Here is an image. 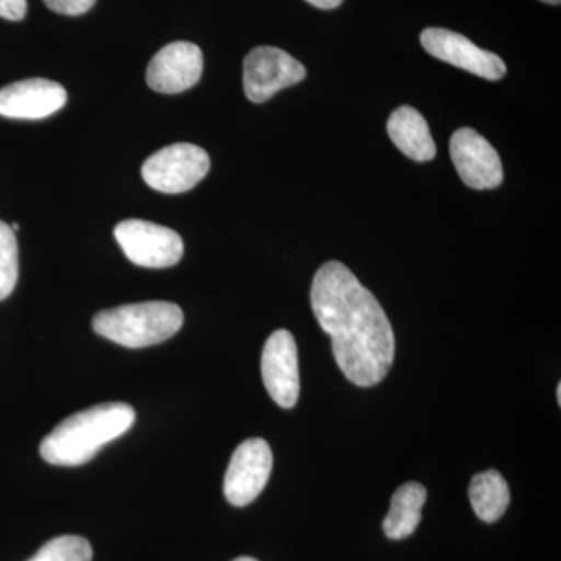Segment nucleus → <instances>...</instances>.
I'll return each mask as SVG.
<instances>
[{"label": "nucleus", "instance_id": "18", "mask_svg": "<svg viewBox=\"0 0 561 561\" xmlns=\"http://www.w3.org/2000/svg\"><path fill=\"white\" fill-rule=\"evenodd\" d=\"M98 0H44L47 9L66 16H80L88 13Z\"/></svg>", "mask_w": 561, "mask_h": 561}, {"label": "nucleus", "instance_id": "17", "mask_svg": "<svg viewBox=\"0 0 561 561\" xmlns=\"http://www.w3.org/2000/svg\"><path fill=\"white\" fill-rule=\"evenodd\" d=\"M28 561H92V548L87 538L62 535L47 541Z\"/></svg>", "mask_w": 561, "mask_h": 561}, {"label": "nucleus", "instance_id": "14", "mask_svg": "<svg viewBox=\"0 0 561 561\" xmlns=\"http://www.w3.org/2000/svg\"><path fill=\"white\" fill-rule=\"evenodd\" d=\"M427 491L421 483L408 482L394 491L390 511L382 523L383 534L390 540L411 537L421 522V508L426 502Z\"/></svg>", "mask_w": 561, "mask_h": 561}, {"label": "nucleus", "instance_id": "15", "mask_svg": "<svg viewBox=\"0 0 561 561\" xmlns=\"http://www.w3.org/2000/svg\"><path fill=\"white\" fill-rule=\"evenodd\" d=\"M470 501L483 523L497 522L511 502V491L501 472L489 470L476 474L470 485Z\"/></svg>", "mask_w": 561, "mask_h": 561}, {"label": "nucleus", "instance_id": "11", "mask_svg": "<svg viewBox=\"0 0 561 561\" xmlns=\"http://www.w3.org/2000/svg\"><path fill=\"white\" fill-rule=\"evenodd\" d=\"M203 65V54L197 44L176 41L151 58L147 83L161 94H179L201 81Z\"/></svg>", "mask_w": 561, "mask_h": 561}, {"label": "nucleus", "instance_id": "16", "mask_svg": "<svg viewBox=\"0 0 561 561\" xmlns=\"http://www.w3.org/2000/svg\"><path fill=\"white\" fill-rule=\"evenodd\" d=\"M20 276L16 234L9 224L0 220V301L14 290Z\"/></svg>", "mask_w": 561, "mask_h": 561}, {"label": "nucleus", "instance_id": "20", "mask_svg": "<svg viewBox=\"0 0 561 561\" xmlns=\"http://www.w3.org/2000/svg\"><path fill=\"white\" fill-rule=\"evenodd\" d=\"M306 2L311 3L316 9L334 10L342 5L343 0H306Z\"/></svg>", "mask_w": 561, "mask_h": 561}, {"label": "nucleus", "instance_id": "24", "mask_svg": "<svg viewBox=\"0 0 561 561\" xmlns=\"http://www.w3.org/2000/svg\"><path fill=\"white\" fill-rule=\"evenodd\" d=\"M11 230L13 231H20V225L14 224L13 227H11Z\"/></svg>", "mask_w": 561, "mask_h": 561}, {"label": "nucleus", "instance_id": "22", "mask_svg": "<svg viewBox=\"0 0 561 561\" xmlns=\"http://www.w3.org/2000/svg\"><path fill=\"white\" fill-rule=\"evenodd\" d=\"M232 561H257L256 559H251V557H239V559Z\"/></svg>", "mask_w": 561, "mask_h": 561}, {"label": "nucleus", "instance_id": "13", "mask_svg": "<svg viewBox=\"0 0 561 561\" xmlns=\"http://www.w3.org/2000/svg\"><path fill=\"white\" fill-rule=\"evenodd\" d=\"M387 131L391 142L413 161L434 160L437 153L434 139L423 114L412 106H400L390 114Z\"/></svg>", "mask_w": 561, "mask_h": 561}, {"label": "nucleus", "instance_id": "3", "mask_svg": "<svg viewBox=\"0 0 561 561\" xmlns=\"http://www.w3.org/2000/svg\"><path fill=\"white\" fill-rule=\"evenodd\" d=\"M183 323V311L175 302L146 301L101 311L92 328L117 345L138 350L169 341Z\"/></svg>", "mask_w": 561, "mask_h": 561}, {"label": "nucleus", "instance_id": "9", "mask_svg": "<svg viewBox=\"0 0 561 561\" xmlns=\"http://www.w3.org/2000/svg\"><path fill=\"white\" fill-rule=\"evenodd\" d=\"M262 379L272 400L283 409H291L300 398L298 350L289 331L273 332L265 342L261 359Z\"/></svg>", "mask_w": 561, "mask_h": 561}, {"label": "nucleus", "instance_id": "19", "mask_svg": "<svg viewBox=\"0 0 561 561\" xmlns=\"http://www.w3.org/2000/svg\"><path fill=\"white\" fill-rule=\"evenodd\" d=\"M27 14V0H0V18L22 21Z\"/></svg>", "mask_w": 561, "mask_h": 561}, {"label": "nucleus", "instance_id": "10", "mask_svg": "<svg viewBox=\"0 0 561 561\" xmlns=\"http://www.w3.org/2000/svg\"><path fill=\"white\" fill-rule=\"evenodd\" d=\"M451 158L461 181L471 190H494L504 180L502 162L496 149L472 128L454 133Z\"/></svg>", "mask_w": 561, "mask_h": 561}, {"label": "nucleus", "instance_id": "6", "mask_svg": "<svg viewBox=\"0 0 561 561\" xmlns=\"http://www.w3.org/2000/svg\"><path fill=\"white\" fill-rule=\"evenodd\" d=\"M306 68L278 47L260 46L243 60V91L253 103H264L276 92L306 79Z\"/></svg>", "mask_w": 561, "mask_h": 561}, {"label": "nucleus", "instance_id": "21", "mask_svg": "<svg viewBox=\"0 0 561 561\" xmlns=\"http://www.w3.org/2000/svg\"><path fill=\"white\" fill-rule=\"evenodd\" d=\"M541 2L549 3V5H560L561 0H541Z\"/></svg>", "mask_w": 561, "mask_h": 561}, {"label": "nucleus", "instance_id": "5", "mask_svg": "<svg viewBox=\"0 0 561 561\" xmlns=\"http://www.w3.org/2000/svg\"><path fill=\"white\" fill-rule=\"evenodd\" d=\"M114 238L133 264L146 268H168L183 257L179 232L151 221L130 219L114 228Z\"/></svg>", "mask_w": 561, "mask_h": 561}, {"label": "nucleus", "instance_id": "12", "mask_svg": "<svg viewBox=\"0 0 561 561\" xmlns=\"http://www.w3.org/2000/svg\"><path fill=\"white\" fill-rule=\"evenodd\" d=\"M68 92L57 81L28 79L0 90V116L10 119L38 121L60 111Z\"/></svg>", "mask_w": 561, "mask_h": 561}, {"label": "nucleus", "instance_id": "4", "mask_svg": "<svg viewBox=\"0 0 561 561\" xmlns=\"http://www.w3.org/2000/svg\"><path fill=\"white\" fill-rule=\"evenodd\" d=\"M210 168L209 154L194 144H173L144 162L142 179L151 190L181 194L194 190Z\"/></svg>", "mask_w": 561, "mask_h": 561}, {"label": "nucleus", "instance_id": "2", "mask_svg": "<svg viewBox=\"0 0 561 561\" xmlns=\"http://www.w3.org/2000/svg\"><path fill=\"white\" fill-rule=\"evenodd\" d=\"M135 421V409L127 402H105L73 413L44 438L41 457L55 467H80L130 431Z\"/></svg>", "mask_w": 561, "mask_h": 561}, {"label": "nucleus", "instance_id": "8", "mask_svg": "<svg viewBox=\"0 0 561 561\" xmlns=\"http://www.w3.org/2000/svg\"><path fill=\"white\" fill-rule=\"evenodd\" d=\"M421 46L437 60L467 70L482 79L496 81L507 73L500 55L486 51L460 33L431 27L421 33Z\"/></svg>", "mask_w": 561, "mask_h": 561}, {"label": "nucleus", "instance_id": "7", "mask_svg": "<svg viewBox=\"0 0 561 561\" xmlns=\"http://www.w3.org/2000/svg\"><path fill=\"white\" fill-rule=\"evenodd\" d=\"M273 454L262 438H250L232 454L225 474L224 491L230 504L245 507L262 493L271 479Z\"/></svg>", "mask_w": 561, "mask_h": 561}, {"label": "nucleus", "instance_id": "23", "mask_svg": "<svg viewBox=\"0 0 561 561\" xmlns=\"http://www.w3.org/2000/svg\"><path fill=\"white\" fill-rule=\"evenodd\" d=\"M557 398H559V404H561V383L557 387Z\"/></svg>", "mask_w": 561, "mask_h": 561}, {"label": "nucleus", "instance_id": "1", "mask_svg": "<svg viewBox=\"0 0 561 561\" xmlns=\"http://www.w3.org/2000/svg\"><path fill=\"white\" fill-rule=\"evenodd\" d=\"M311 305L343 375L359 387L381 382L393 365L394 334L375 295L346 265L330 261L313 276Z\"/></svg>", "mask_w": 561, "mask_h": 561}]
</instances>
